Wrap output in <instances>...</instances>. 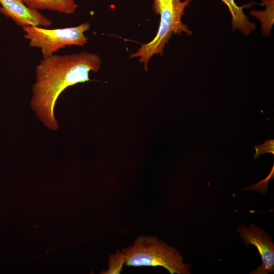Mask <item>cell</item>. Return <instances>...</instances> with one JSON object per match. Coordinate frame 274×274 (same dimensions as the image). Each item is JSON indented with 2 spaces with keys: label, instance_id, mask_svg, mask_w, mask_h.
Masks as SVG:
<instances>
[{
  "label": "cell",
  "instance_id": "277c9868",
  "mask_svg": "<svg viewBox=\"0 0 274 274\" xmlns=\"http://www.w3.org/2000/svg\"><path fill=\"white\" fill-rule=\"evenodd\" d=\"M85 22L74 27L56 29L30 26L22 27L24 37L31 47L39 48L43 58L51 56L68 46H84L88 40L85 32L90 28Z\"/></svg>",
  "mask_w": 274,
  "mask_h": 274
},
{
  "label": "cell",
  "instance_id": "6da1fadb",
  "mask_svg": "<svg viewBox=\"0 0 274 274\" xmlns=\"http://www.w3.org/2000/svg\"><path fill=\"white\" fill-rule=\"evenodd\" d=\"M101 63L98 54L88 52L43 58L36 68L30 104L46 127L59 128L54 113L58 98L70 86L90 81V72L98 71Z\"/></svg>",
  "mask_w": 274,
  "mask_h": 274
},
{
  "label": "cell",
  "instance_id": "30bf717a",
  "mask_svg": "<svg viewBox=\"0 0 274 274\" xmlns=\"http://www.w3.org/2000/svg\"><path fill=\"white\" fill-rule=\"evenodd\" d=\"M262 2L266 6L264 11H252L251 15L257 18L261 22H270L272 25L273 22V0H262Z\"/></svg>",
  "mask_w": 274,
  "mask_h": 274
},
{
  "label": "cell",
  "instance_id": "7c38bea8",
  "mask_svg": "<svg viewBox=\"0 0 274 274\" xmlns=\"http://www.w3.org/2000/svg\"><path fill=\"white\" fill-rule=\"evenodd\" d=\"M173 0H153V10L156 15H159L161 9Z\"/></svg>",
  "mask_w": 274,
  "mask_h": 274
},
{
  "label": "cell",
  "instance_id": "5b68a950",
  "mask_svg": "<svg viewBox=\"0 0 274 274\" xmlns=\"http://www.w3.org/2000/svg\"><path fill=\"white\" fill-rule=\"evenodd\" d=\"M237 232L247 247L252 244L257 249L261 256L262 263L252 274L273 273L274 271V244L272 239L263 229L254 224L247 227L240 225Z\"/></svg>",
  "mask_w": 274,
  "mask_h": 274
},
{
  "label": "cell",
  "instance_id": "3957f363",
  "mask_svg": "<svg viewBox=\"0 0 274 274\" xmlns=\"http://www.w3.org/2000/svg\"><path fill=\"white\" fill-rule=\"evenodd\" d=\"M191 1L173 0L164 6L159 13L160 21L156 36L149 42L142 44L129 58H138L139 62L144 64V69L147 71L150 58L156 54L163 55L165 45L173 35H181L182 32L191 35L192 31L187 25L182 22L185 9Z\"/></svg>",
  "mask_w": 274,
  "mask_h": 274
},
{
  "label": "cell",
  "instance_id": "8992f818",
  "mask_svg": "<svg viewBox=\"0 0 274 274\" xmlns=\"http://www.w3.org/2000/svg\"><path fill=\"white\" fill-rule=\"evenodd\" d=\"M0 13L11 18L19 26L48 27L52 21L38 11L28 7L23 0H0Z\"/></svg>",
  "mask_w": 274,
  "mask_h": 274
},
{
  "label": "cell",
  "instance_id": "ba28073f",
  "mask_svg": "<svg viewBox=\"0 0 274 274\" xmlns=\"http://www.w3.org/2000/svg\"><path fill=\"white\" fill-rule=\"evenodd\" d=\"M221 1L228 8L234 30L238 29L244 35H248L256 29V25L249 21L243 11L246 5L239 6L235 0Z\"/></svg>",
  "mask_w": 274,
  "mask_h": 274
},
{
  "label": "cell",
  "instance_id": "9c48e42d",
  "mask_svg": "<svg viewBox=\"0 0 274 274\" xmlns=\"http://www.w3.org/2000/svg\"><path fill=\"white\" fill-rule=\"evenodd\" d=\"M125 264V257L123 252L117 250L115 253L111 254L109 257L108 268L103 271L104 274H119L122 271L123 267Z\"/></svg>",
  "mask_w": 274,
  "mask_h": 274
},
{
  "label": "cell",
  "instance_id": "7a4b0ae2",
  "mask_svg": "<svg viewBox=\"0 0 274 274\" xmlns=\"http://www.w3.org/2000/svg\"><path fill=\"white\" fill-rule=\"evenodd\" d=\"M122 252L127 266H161L170 274L190 273L191 265L183 262L180 252L155 236H140Z\"/></svg>",
  "mask_w": 274,
  "mask_h": 274
},
{
  "label": "cell",
  "instance_id": "8fae6325",
  "mask_svg": "<svg viewBox=\"0 0 274 274\" xmlns=\"http://www.w3.org/2000/svg\"><path fill=\"white\" fill-rule=\"evenodd\" d=\"M256 153L253 156L254 159H257L260 157V155L264 153H272L274 154V140L273 139H267L265 140L263 144L254 145Z\"/></svg>",
  "mask_w": 274,
  "mask_h": 274
},
{
  "label": "cell",
  "instance_id": "52a82bcc",
  "mask_svg": "<svg viewBox=\"0 0 274 274\" xmlns=\"http://www.w3.org/2000/svg\"><path fill=\"white\" fill-rule=\"evenodd\" d=\"M29 8L38 11L48 10L66 15L73 14L78 5L75 0H23Z\"/></svg>",
  "mask_w": 274,
  "mask_h": 274
}]
</instances>
